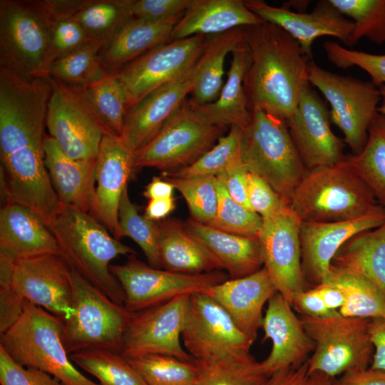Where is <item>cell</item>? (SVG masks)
Returning a JSON list of instances; mask_svg holds the SVG:
<instances>
[{"label":"cell","instance_id":"cell-12","mask_svg":"<svg viewBox=\"0 0 385 385\" xmlns=\"http://www.w3.org/2000/svg\"><path fill=\"white\" fill-rule=\"evenodd\" d=\"M48 79L51 86L46 118L49 136L71 159H96L105 132L80 87Z\"/></svg>","mask_w":385,"mask_h":385},{"label":"cell","instance_id":"cell-26","mask_svg":"<svg viewBox=\"0 0 385 385\" xmlns=\"http://www.w3.org/2000/svg\"><path fill=\"white\" fill-rule=\"evenodd\" d=\"M0 251L16 260L45 254L61 255L44 221L29 208L15 202L4 203L0 211Z\"/></svg>","mask_w":385,"mask_h":385},{"label":"cell","instance_id":"cell-55","mask_svg":"<svg viewBox=\"0 0 385 385\" xmlns=\"http://www.w3.org/2000/svg\"><path fill=\"white\" fill-rule=\"evenodd\" d=\"M332 385H385V371L366 368L351 370L337 379H332Z\"/></svg>","mask_w":385,"mask_h":385},{"label":"cell","instance_id":"cell-10","mask_svg":"<svg viewBox=\"0 0 385 385\" xmlns=\"http://www.w3.org/2000/svg\"><path fill=\"white\" fill-rule=\"evenodd\" d=\"M226 127L209 124L191 111L188 100L157 135L134 153V168H155L170 173L190 165L224 135Z\"/></svg>","mask_w":385,"mask_h":385},{"label":"cell","instance_id":"cell-48","mask_svg":"<svg viewBox=\"0 0 385 385\" xmlns=\"http://www.w3.org/2000/svg\"><path fill=\"white\" fill-rule=\"evenodd\" d=\"M73 15L61 16L55 24L44 61L46 77H48L51 66L56 60L90 41Z\"/></svg>","mask_w":385,"mask_h":385},{"label":"cell","instance_id":"cell-49","mask_svg":"<svg viewBox=\"0 0 385 385\" xmlns=\"http://www.w3.org/2000/svg\"><path fill=\"white\" fill-rule=\"evenodd\" d=\"M1 385H63L56 377L41 370L15 362L0 346Z\"/></svg>","mask_w":385,"mask_h":385},{"label":"cell","instance_id":"cell-30","mask_svg":"<svg viewBox=\"0 0 385 385\" xmlns=\"http://www.w3.org/2000/svg\"><path fill=\"white\" fill-rule=\"evenodd\" d=\"M183 224L216 258L230 279L246 277L263 267L257 237L224 232L192 218L188 219Z\"/></svg>","mask_w":385,"mask_h":385},{"label":"cell","instance_id":"cell-18","mask_svg":"<svg viewBox=\"0 0 385 385\" xmlns=\"http://www.w3.org/2000/svg\"><path fill=\"white\" fill-rule=\"evenodd\" d=\"M286 121L307 170L332 165L345 158L344 140L332 130L327 106L309 83L302 90L294 112Z\"/></svg>","mask_w":385,"mask_h":385},{"label":"cell","instance_id":"cell-62","mask_svg":"<svg viewBox=\"0 0 385 385\" xmlns=\"http://www.w3.org/2000/svg\"><path fill=\"white\" fill-rule=\"evenodd\" d=\"M379 89L381 95V101L377 111L380 114L385 115V84L379 86Z\"/></svg>","mask_w":385,"mask_h":385},{"label":"cell","instance_id":"cell-59","mask_svg":"<svg viewBox=\"0 0 385 385\" xmlns=\"http://www.w3.org/2000/svg\"><path fill=\"white\" fill-rule=\"evenodd\" d=\"M319 293L327 308L338 311L345 303V295L342 289L329 283H323L314 287Z\"/></svg>","mask_w":385,"mask_h":385},{"label":"cell","instance_id":"cell-3","mask_svg":"<svg viewBox=\"0 0 385 385\" xmlns=\"http://www.w3.org/2000/svg\"><path fill=\"white\" fill-rule=\"evenodd\" d=\"M48 227L68 266L112 301L125 306L124 292L110 270V262L135 251L115 238L92 215L73 207L61 204Z\"/></svg>","mask_w":385,"mask_h":385},{"label":"cell","instance_id":"cell-20","mask_svg":"<svg viewBox=\"0 0 385 385\" xmlns=\"http://www.w3.org/2000/svg\"><path fill=\"white\" fill-rule=\"evenodd\" d=\"M244 3L263 21L275 24L292 36L309 59L312 58V46L317 38L332 36L349 46L354 24L329 0L318 1L309 13L274 6L262 0H245Z\"/></svg>","mask_w":385,"mask_h":385},{"label":"cell","instance_id":"cell-15","mask_svg":"<svg viewBox=\"0 0 385 385\" xmlns=\"http://www.w3.org/2000/svg\"><path fill=\"white\" fill-rule=\"evenodd\" d=\"M189 296H178L133 313L123 338L120 354L128 359L163 354L192 360L181 342Z\"/></svg>","mask_w":385,"mask_h":385},{"label":"cell","instance_id":"cell-39","mask_svg":"<svg viewBox=\"0 0 385 385\" xmlns=\"http://www.w3.org/2000/svg\"><path fill=\"white\" fill-rule=\"evenodd\" d=\"M77 366L95 376L100 385H147L120 352L93 349L69 355Z\"/></svg>","mask_w":385,"mask_h":385},{"label":"cell","instance_id":"cell-46","mask_svg":"<svg viewBox=\"0 0 385 385\" xmlns=\"http://www.w3.org/2000/svg\"><path fill=\"white\" fill-rule=\"evenodd\" d=\"M242 136L241 128L232 127L227 135L220 138L217 143L195 163L175 172L163 174L179 178L216 176L225 170L230 160L240 150Z\"/></svg>","mask_w":385,"mask_h":385},{"label":"cell","instance_id":"cell-2","mask_svg":"<svg viewBox=\"0 0 385 385\" xmlns=\"http://www.w3.org/2000/svg\"><path fill=\"white\" fill-rule=\"evenodd\" d=\"M78 0H1L0 66L31 80L48 78L44 61L60 16L74 14Z\"/></svg>","mask_w":385,"mask_h":385},{"label":"cell","instance_id":"cell-61","mask_svg":"<svg viewBox=\"0 0 385 385\" xmlns=\"http://www.w3.org/2000/svg\"><path fill=\"white\" fill-rule=\"evenodd\" d=\"M332 379L324 374L314 372L309 375L308 385H332Z\"/></svg>","mask_w":385,"mask_h":385},{"label":"cell","instance_id":"cell-43","mask_svg":"<svg viewBox=\"0 0 385 385\" xmlns=\"http://www.w3.org/2000/svg\"><path fill=\"white\" fill-rule=\"evenodd\" d=\"M216 179L217 207L215 217L210 226L235 235L257 237L262 225V217L230 195L224 171L217 175Z\"/></svg>","mask_w":385,"mask_h":385},{"label":"cell","instance_id":"cell-52","mask_svg":"<svg viewBox=\"0 0 385 385\" xmlns=\"http://www.w3.org/2000/svg\"><path fill=\"white\" fill-rule=\"evenodd\" d=\"M224 172L225 184L230 195L242 206L252 210L247 195L250 171L241 158L240 150L230 160Z\"/></svg>","mask_w":385,"mask_h":385},{"label":"cell","instance_id":"cell-21","mask_svg":"<svg viewBox=\"0 0 385 385\" xmlns=\"http://www.w3.org/2000/svg\"><path fill=\"white\" fill-rule=\"evenodd\" d=\"M195 81V65L183 75L128 107L121 140L134 153L150 143L187 100Z\"/></svg>","mask_w":385,"mask_h":385},{"label":"cell","instance_id":"cell-51","mask_svg":"<svg viewBox=\"0 0 385 385\" xmlns=\"http://www.w3.org/2000/svg\"><path fill=\"white\" fill-rule=\"evenodd\" d=\"M192 0H133V18L160 21L183 15Z\"/></svg>","mask_w":385,"mask_h":385},{"label":"cell","instance_id":"cell-9","mask_svg":"<svg viewBox=\"0 0 385 385\" xmlns=\"http://www.w3.org/2000/svg\"><path fill=\"white\" fill-rule=\"evenodd\" d=\"M309 83L317 88L331 106L330 120L344 134V142L352 155L359 153L366 142L369 128L378 114L379 88L362 81L334 73L312 59L307 63Z\"/></svg>","mask_w":385,"mask_h":385},{"label":"cell","instance_id":"cell-16","mask_svg":"<svg viewBox=\"0 0 385 385\" xmlns=\"http://www.w3.org/2000/svg\"><path fill=\"white\" fill-rule=\"evenodd\" d=\"M301 224L289 204L274 215L262 218L257 236L263 267L277 291L290 304L297 293L309 289L301 267Z\"/></svg>","mask_w":385,"mask_h":385},{"label":"cell","instance_id":"cell-36","mask_svg":"<svg viewBox=\"0 0 385 385\" xmlns=\"http://www.w3.org/2000/svg\"><path fill=\"white\" fill-rule=\"evenodd\" d=\"M132 4L133 0H83L73 16L89 40L103 47L133 18Z\"/></svg>","mask_w":385,"mask_h":385},{"label":"cell","instance_id":"cell-28","mask_svg":"<svg viewBox=\"0 0 385 385\" xmlns=\"http://www.w3.org/2000/svg\"><path fill=\"white\" fill-rule=\"evenodd\" d=\"M183 15L160 21L130 19L99 51L105 71L115 73L150 49L171 41L173 28Z\"/></svg>","mask_w":385,"mask_h":385},{"label":"cell","instance_id":"cell-25","mask_svg":"<svg viewBox=\"0 0 385 385\" xmlns=\"http://www.w3.org/2000/svg\"><path fill=\"white\" fill-rule=\"evenodd\" d=\"M44 155V164L61 204L91 215L96 201V159H71L49 135L45 138Z\"/></svg>","mask_w":385,"mask_h":385},{"label":"cell","instance_id":"cell-34","mask_svg":"<svg viewBox=\"0 0 385 385\" xmlns=\"http://www.w3.org/2000/svg\"><path fill=\"white\" fill-rule=\"evenodd\" d=\"M193 360L195 385H265L268 378L250 352Z\"/></svg>","mask_w":385,"mask_h":385},{"label":"cell","instance_id":"cell-38","mask_svg":"<svg viewBox=\"0 0 385 385\" xmlns=\"http://www.w3.org/2000/svg\"><path fill=\"white\" fill-rule=\"evenodd\" d=\"M353 169L385 207V115L378 114L368 130L364 147L356 155H346Z\"/></svg>","mask_w":385,"mask_h":385},{"label":"cell","instance_id":"cell-42","mask_svg":"<svg viewBox=\"0 0 385 385\" xmlns=\"http://www.w3.org/2000/svg\"><path fill=\"white\" fill-rule=\"evenodd\" d=\"M147 385H195L194 360L186 361L163 355L150 354L128 359Z\"/></svg>","mask_w":385,"mask_h":385},{"label":"cell","instance_id":"cell-22","mask_svg":"<svg viewBox=\"0 0 385 385\" xmlns=\"http://www.w3.org/2000/svg\"><path fill=\"white\" fill-rule=\"evenodd\" d=\"M134 168V152L120 138L104 135L96 166V201L91 215L116 239L123 237L118 210Z\"/></svg>","mask_w":385,"mask_h":385},{"label":"cell","instance_id":"cell-35","mask_svg":"<svg viewBox=\"0 0 385 385\" xmlns=\"http://www.w3.org/2000/svg\"><path fill=\"white\" fill-rule=\"evenodd\" d=\"M79 87L105 134L120 138L128 102L116 74L108 73L97 81Z\"/></svg>","mask_w":385,"mask_h":385},{"label":"cell","instance_id":"cell-56","mask_svg":"<svg viewBox=\"0 0 385 385\" xmlns=\"http://www.w3.org/2000/svg\"><path fill=\"white\" fill-rule=\"evenodd\" d=\"M369 334L374 346L371 368L385 371V318L370 319Z\"/></svg>","mask_w":385,"mask_h":385},{"label":"cell","instance_id":"cell-24","mask_svg":"<svg viewBox=\"0 0 385 385\" xmlns=\"http://www.w3.org/2000/svg\"><path fill=\"white\" fill-rule=\"evenodd\" d=\"M277 292L263 267L246 277L229 278L204 293L220 304L240 330L255 341L262 326L263 307Z\"/></svg>","mask_w":385,"mask_h":385},{"label":"cell","instance_id":"cell-7","mask_svg":"<svg viewBox=\"0 0 385 385\" xmlns=\"http://www.w3.org/2000/svg\"><path fill=\"white\" fill-rule=\"evenodd\" d=\"M71 268V267H70ZM73 314L63 322L62 342L67 353L93 349L120 352L133 314L71 268Z\"/></svg>","mask_w":385,"mask_h":385},{"label":"cell","instance_id":"cell-32","mask_svg":"<svg viewBox=\"0 0 385 385\" xmlns=\"http://www.w3.org/2000/svg\"><path fill=\"white\" fill-rule=\"evenodd\" d=\"M330 267L366 278L385 296V222L346 241Z\"/></svg>","mask_w":385,"mask_h":385},{"label":"cell","instance_id":"cell-53","mask_svg":"<svg viewBox=\"0 0 385 385\" xmlns=\"http://www.w3.org/2000/svg\"><path fill=\"white\" fill-rule=\"evenodd\" d=\"M24 301L11 287V277H0V334L10 328L21 317Z\"/></svg>","mask_w":385,"mask_h":385},{"label":"cell","instance_id":"cell-6","mask_svg":"<svg viewBox=\"0 0 385 385\" xmlns=\"http://www.w3.org/2000/svg\"><path fill=\"white\" fill-rule=\"evenodd\" d=\"M251 113L250 121L242 130L241 158L250 173L262 178L289 202L307 169L286 120L262 109Z\"/></svg>","mask_w":385,"mask_h":385},{"label":"cell","instance_id":"cell-57","mask_svg":"<svg viewBox=\"0 0 385 385\" xmlns=\"http://www.w3.org/2000/svg\"><path fill=\"white\" fill-rule=\"evenodd\" d=\"M307 361L297 368L284 369L272 374L265 385H308L309 375Z\"/></svg>","mask_w":385,"mask_h":385},{"label":"cell","instance_id":"cell-54","mask_svg":"<svg viewBox=\"0 0 385 385\" xmlns=\"http://www.w3.org/2000/svg\"><path fill=\"white\" fill-rule=\"evenodd\" d=\"M291 305L302 315L311 317H329L338 312V311L332 312L327 308L314 287L297 293L294 297Z\"/></svg>","mask_w":385,"mask_h":385},{"label":"cell","instance_id":"cell-37","mask_svg":"<svg viewBox=\"0 0 385 385\" xmlns=\"http://www.w3.org/2000/svg\"><path fill=\"white\" fill-rule=\"evenodd\" d=\"M325 283L337 286L345 295L339 312L344 317L385 318V296L366 278L330 267Z\"/></svg>","mask_w":385,"mask_h":385},{"label":"cell","instance_id":"cell-14","mask_svg":"<svg viewBox=\"0 0 385 385\" xmlns=\"http://www.w3.org/2000/svg\"><path fill=\"white\" fill-rule=\"evenodd\" d=\"M207 36L196 35L160 44L115 73L125 91L128 107L190 69L202 53Z\"/></svg>","mask_w":385,"mask_h":385},{"label":"cell","instance_id":"cell-29","mask_svg":"<svg viewBox=\"0 0 385 385\" xmlns=\"http://www.w3.org/2000/svg\"><path fill=\"white\" fill-rule=\"evenodd\" d=\"M262 22L242 0H192L174 26L171 40L216 35Z\"/></svg>","mask_w":385,"mask_h":385},{"label":"cell","instance_id":"cell-50","mask_svg":"<svg viewBox=\"0 0 385 385\" xmlns=\"http://www.w3.org/2000/svg\"><path fill=\"white\" fill-rule=\"evenodd\" d=\"M247 195L251 209L262 218L274 215L289 204L265 180L250 172L247 178Z\"/></svg>","mask_w":385,"mask_h":385},{"label":"cell","instance_id":"cell-19","mask_svg":"<svg viewBox=\"0 0 385 385\" xmlns=\"http://www.w3.org/2000/svg\"><path fill=\"white\" fill-rule=\"evenodd\" d=\"M384 222L385 207L351 220L302 222L299 231L301 267L308 288L327 282L332 260L346 241Z\"/></svg>","mask_w":385,"mask_h":385},{"label":"cell","instance_id":"cell-17","mask_svg":"<svg viewBox=\"0 0 385 385\" xmlns=\"http://www.w3.org/2000/svg\"><path fill=\"white\" fill-rule=\"evenodd\" d=\"M11 287L23 301L42 307L62 320L74 312L71 268L59 255L17 259Z\"/></svg>","mask_w":385,"mask_h":385},{"label":"cell","instance_id":"cell-8","mask_svg":"<svg viewBox=\"0 0 385 385\" xmlns=\"http://www.w3.org/2000/svg\"><path fill=\"white\" fill-rule=\"evenodd\" d=\"M300 319L314 344L307 361L309 375L320 372L334 378L371 364L370 319L344 317L339 312L329 317L302 315Z\"/></svg>","mask_w":385,"mask_h":385},{"label":"cell","instance_id":"cell-5","mask_svg":"<svg viewBox=\"0 0 385 385\" xmlns=\"http://www.w3.org/2000/svg\"><path fill=\"white\" fill-rule=\"evenodd\" d=\"M63 322L24 301L19 319L0 334V346L17 364L44 371L63 385H100L74 366L62 342Z\"/></svg>","mask_w":385,"mask_h":385},{"label":"cell","instance_id":"cell-33","mask_svg":"<svg viewBox=\"0 0 385 385\" xmlns=\"http://www.w3.org/2000/svg\"><path fill=\"white\" fill-rule=\"evenodd\" d=\"M245 27L207 37L204 50L195 64V81L191 98L188 100L190 103L200 106L217 100L224 84L225 58L244 41Z\"/></svg>","mask_w":385,"mask_h":385},{"label":"cell","instance_id":"cell-27","mask_svg":"<svg viewBox=\"0 0 385 385\" xmlns=\"http://www.w3.org/2000/svg\"><path fill=\"white\" fill-rule=\"evenodd\" d=\"M232 54L227 80L217 100L200 106L191 104L188 101V103L197 117L209 124L243 130L249 124L252 114L243 84L251 61L245 39Z\"/></svg>","mask_w":385,"mask_h":385},{"label":"cell","instance_id":"cell-23","mask_svg":"<svg viewBox=\"0 0 385 385\" xmlns=\"http://www.w3.org/2000/svg\"><path fill=\"white\" fill-rule=\"evenodd\" d=\"M262 328L264 339L272 341L268 356L260 362L267 377L287 368H297L307 360L314 344L291 304L278 292L267 302Z\"/></svg>","mask_w":385,"mask_h":385},{"label":"cell","instance_id":"cell-47","mask_svg":"<svg viewBox=\"0 0 385 385\" xmlns=\"http://www.w3.org/2000/svg\"><path fill=\"white\" fill-rule=\"evenodd\" d=\"M323 48L332 64L339 68L357 66L371 77L378 88L385 84V53L373 54L343 47L334 41H325Z\"/></svg>","mask_w":385,"mask_h":385},{"label":"cell","instance_id":"cell-31","mask_svg":"<svg viewBox=\"0 0 385 385\" xmlns=\"http://www.w3.org/2000/svg\"><path fill=\"white\" fill-rule=\"evenodd\" d=\"M157 223L160 262L164 270L184 274L222 270L220 262L186 230L183 222L170 218Z\"/></svg>","mask_w":385,"mask_h":385},{"label":"cell","instance_id":"cell-13","mask_svg":"<svg viewBox=\"0 0 385 385\" xmlns=\"http://www.w3.org/2000/svg\"><path fill=\"white\" fill-rule=\"evenodd\" d=\"M254 340L242 332L225 309L204 292L189 296L182 342L195 359L250 352Z\"/></svg>","mask_w":385,"mask_h":385},{"label":"cell","instance_id":"cell-44","mask_svg":"<svg viewBox=\"0 0 385 385\" xmlns=\"http://www.w3.org/2000/svg\"><path fill=\"white\" fill-rule=\"evenodd\" d=\"M118 219L123 236L130 237L141 248L150 265L156 268L161 267L158 223L138 213L137 207L129 197L128 187L121 196Z\"/></svg>","mask_w":385,"mask_h":385},{"label":"cell","instance_id":"cell-60","mask_svg":"<svg viewBox=\"0 0 385 385\" xmlns=\"http://www.w3.org/2000/svg\"><path fill=\"white\" fill-rule=\"evenodd\" d=\"M174 189L173 185L168 180L165 181L154 176L145 186L143 195L149 200L168 198L173 197Z\"/></svg>","mask_w":385,"mask_h":385},{"label":"cell","instance_id":"cell-41","mask_svg":"<svg viewBox=\"0 0 385 385\" xmlns=\"http://www.w3.org/2000/svg\"><path fill=\"white\" fill-rule=\"evenodd\" d=\"M354 24L349 47L366 38L376 44L385 43V0H329Z\"/></svg>","mask_w":385,"mask_h":385},{"label":"cell","instance_id":"cell-58","mask_svg":"<svg viewBox=\"0 0 385 385\" xmlns=\"http://www.w3.org/2000/svg\"><path fill=\"white\" fill-rule=\"evenodd\" d=\"M175 208L173 197L150 200L143 215L150 220L158 222L165 219Z\"/></svg>","mask_w":385,"mask_h":385},{"label":"cell","instance_id":"cell-45","mask_svg":"<svg viewBox=\"0 0 385 385\" xmlns=\"http://www.w3.org/2000/svg\"><path fill=\"white\" fill-rule=\"evenodd\" d=\"M175 189L185 200L192 218L210 225L214 220L217 207L216 176H197L188 178L168 177Z\"/></svg>","mask_w":385,"mask_h":385},{"label":"cell","instance_id":"cell-4","mask_svg":"<svg viewBox=\"0 0 385 385\" xmlns=\"http://www.w3.org/2000/svg\"><path fill=\"white\" fill-rule=\"evenodd\" d=\"M289 206L302 222L357 219L384 207L345 158L332 165L307 170Z\"/></svg>","mask_w":385,"mask_h":385},{"label":"cell","instance_id":"cell-1","mask_svg":"<svg viewBox=\"0 0 385 385\" xmlns=\"http://www.w3.org/2000/svg\"><path fill=\"white\" fill-rule=\"evenodd\" d=\"M245 40L251 56L243 83L250 111L262 109L287 120L309 83L310 59L292 36L269 22L246 26Z\"/></svg>","mask_w":385,"mask_h":385},{"label":"cell","instance_id":"cell-11","mask_svg":"<svg viewBox=\"0 0 385 385\" xmlns=\"http://www.w3.org/2000/svg\"><path fill=\"white\" fill-rule=\"evenodd\" d=\"M110 270L120 284L125 307L135 313L164 303L176 297L204 292L229 279L215 270L202 274H184L160 270L128 256L123 265H111Z\"/></svg>","mask_w":385,"mask_h":385},{"label":"cell","instance_id":"cell-40","mask_svg":"<svg viewBox=\"0 0 385 385\" xmlns=\"http://www.w3.org/2000/svg\"><path fill=\"white\" fill-rule=\"evenodd\" d=\"M101 44L89 41L56 60L48 76L75 86H84L97 81L108 73L100 58Z\"/></svg>","mask_w":385,"mask_h":385}]
</instances>
